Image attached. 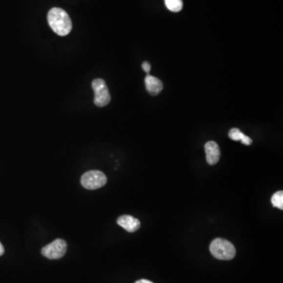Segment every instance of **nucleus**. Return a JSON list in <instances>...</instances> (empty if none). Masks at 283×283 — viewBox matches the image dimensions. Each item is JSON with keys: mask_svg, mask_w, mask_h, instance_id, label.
<instances>
[{"mask_svg": "<svg viewBox=\"0 0 283 283\" xmlns=\"http://www.w3.org/2000/svg\"><path fill=\"white\" fill-rule=\"evenodd\" d=\"M3 253H4V247L2 245V243L0 242V256L3 255Z\"/></svg>", "mask_w": 283, "mask_h": 283, "instance_id": "14", "label": "nucleus"}, {"mask_svg": "<svg viewBox=\"0 0 283 283\" xmlns=\"http://www.w3.org/2000/svg\"><path fill=\"white\" fill-rule=\"evenodd\" d=\"M165 2L167 8L173 12H179L183 9L182 0H165Z\"/></svg>", "mask_w": 283, "mask_h": 283, "instance_id": "10", "label": "nucleus"}, {"mask_svg": "<svg viewBox=\"0 0 283 283\" xmlns=\"http://www.w3.org/2000/svg\"><path fill=\"white\" fill-rule=\"evenodd\" d=\"M206 161L210 165H214L219 162L220 158V150L219 146L214 141H209L205 145Z\"/></svg>", "mask_w": 283, "mask_h": 283, "instance_id": "6", "label": "nucleus"}, {"mask_svg": "<svg viewBox=\"0 0 283 283\" xmlns=\"http://www.w3.org/2000/svg\"><path fill=\"white\" fill-rule=\"evenodd\" d=\"M47 22L50 28L56 34L65 36L70 33L72 24L70 17L66 11L59 7H54L47 14Z\"/></svg>", "mask_w": 283, "mask_h": 283, "instance_id": "1", "label": "nucleus"}, {"mask_svg": "<svg viewBox=\"0 0 283 283\" xmlns=\"http://www.w3.org/2000/svg\"><path fill=\"white\" fill-rule=\"evenodd\" d=\"M209 249L213 257L222 261H230L236 255V249L233 244L226 239H214L210 244Z\"/></svg>", "mask_w": 283, "mask_h": 283, "instance_id": "2", "label": "nucleus"}, {"mask_svg": "<svg viewBox=\"0 0 283 283\" xmlns=\"http://www.w3.org/2000/svg\"><path fill=\"white\" fill-rule=\"evenodd\" d=\"M67 243L63 239H58L43 248V256L50 260L61 259L66 253Z\"/></svg>", "mask_w": 283, "mask_h": 283, "instance_id": "5", "label": "nucleus"}, {"mask_svg": "<svg viewBox=\"0 0 283 283\" xmlns=\"http://www.w3.org/2000/svg\"><path fill=\"white\" fill-rule=\"evenodd\" d=\"M271 203L274 206L276 207L278 209H283V191H278L276 193L274 194L273 196L271 197Z\"/></svg>", "mask_w": 283, "mask_h": 283, "instance_id": "11", "label": "nucleus"}, {"mask_svg": "<svg viewBox=\"0 0 283 283\" xmlns=\"http://www.w3.org/2000/svg\"><path fill=\"white\" fill-rule=\"evenodd\" d=\"M117 223L129 233H134L140 228L141 226L140 221L130 215H124L119 217Z\"/></svg>", "mask_w": 283, "mask_h": 283, "instance_id": "7", "label": "nucleus"}, {"mask_svg": "<svg viewBox=\"0 0 283 283\" xmlns=\"http://www.w3.org/2000/svg\"><path fill=\"white\" fill-rule=\"evenodd\" d=\"M228 135L232 140L241 141L243 144L246 145V146H249L253 143V140L249 136H246L244 133L241 132L239 129L235 128V129H231Z\"/></svg>", "mask_w": 283, "mask_h": 283, "instance_id": "9", "label": "nucleus"}, {"mask_svg": "<svg viewBox=\"0 0 283 283\" xmlns=\"http://www.w3.org/2000/svg\"><path fill=\"white\" fill-rule=\"evenodd\" d=\"M135 283H153L152 282L149 281L147 279H140L139 281L135 282Z\"/></svg>", "mask_w": 283, "mask_h": 283, "instance_id": "13", "label": "nucleus"}, {"mask_svg": "<svg viewBox=\"0 0 283 283\" xmlns=\"http://www.w3.org/2000/svg\"><path fill=\"white\" fill-rule=\"evenodd\" d=\"M91 85L94 93V105L99 107H107L110 103L111 96L104 80L95 79L92 81Z\"/></svg>", "mask_w": 283, "mask_h": 283, "instance_id": "3", "label": "nucleus"}, {"mask_svg": "<svg viewBox=\"0 0 283 283\" xmlns=\"http://www.w3.org/2000/svg\"><path fill=\"white\" fill-rule=\"evenodd\" d=\"M81 182L87 190H97L107 184V178L103 172L92 170L85 173L81 177Z\"/></svg>", "mask_w": 283, "mask_h": 283, "instance_id": "4", "label": "nucleus"}, {"mask_svg": "<svg viewBox=\"0 0 283 283\" xmlns=\"http://www.w3.org/2000/svg\"><path fill=\"white\" fill-rule=\"evenodd\" d=\"M142 67H143V70L147 72V74H149V72H151V65L148 62H144L142 65Z\"/></svg>", "mask_w": 283, "mask_h": 283, "instance_id": "12", "label": "nucleus"}, {"mask_svg": "<svg viewBox=\"0 0 283 283\" xmlns=\"http://www.w3.org/2000/svg\"><path fill=\"white\" fill-rule=\"evenodd\" d=\"M145 85L147 91L152 95H157L163 90V84L161 80L150 74L145 78Z\"/></svg>", "mask_w": 283, "mask_h": 283, "instance_id": "8", "label": "nucleus"}]
</instances>
